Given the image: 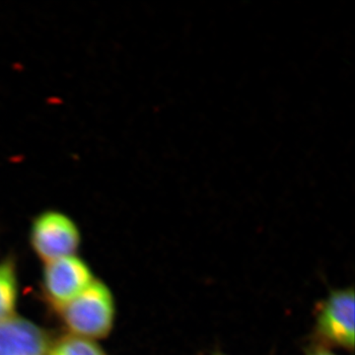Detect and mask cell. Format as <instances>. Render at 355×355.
<instances>
[{
  "label": "cell",
  "mask_w": 355,
  "mask_h": 355,
  "mask_svg": "<svg viewBox=\"0 0 355 355\" xmlns=\"http://www.w3.org/2000/svg\"><path fill=\"white\" fill-rule=\"evenodd\" d=\"M57 311L70 335L95 342L113 330L114 299L101 280L95 279L80 295Z\"/></svg>",
  "instance_id": "1"
},
{
  "label": "cell",
  "mask_w": 355,
  "mask_h": 355,
  "mask_svg": "<svg viewBox=\"0 0 355 355\" xmlns=\"http://www.w3.org/2000/svg\"><path fill=\"white\" fill-rule=\"evenodd\" d=\"M305 355H338L334 352V350L326 349V347H320V345L311 343L309 347L305 349Z\"/></svg>",
  "instance_id": "8"
},
{
  "label": "cell",
  "mask_w": 355,
  "mask_h": 355,
  "mask_svg": "<svg viewBox=\"0 0 355 355\" xmlns=\"http://www.w3.org/2000/svg\"><path fill=\"white\" fill-rule=\"evenodd\" d=\"M90 266L83 259L65 257L44 263L43 289L55 310L80 295L95 280Z\"/></svg>",
  "instance_id": "4"
},
{
  "label": "cell",
  "mask_w": 355,
  "mask_h": 355,
  "mask_svg": "<svg viewBox=\"0 0 355 355\" xmlns=\"http://www.w3.org/2000/svg\"><path fill=\"white\" fill-rule=\"evenodd\" d=\"M18 292L19 284L15 260L6 257L0 261V322L16 315Z\"/></svg>",
  "instance_id": "6"
},
{
  "label": "cell",
  "mask_w": 355,
  "mask_h": 355,
  "mask_svg": "<svg viewBox=\"0 0 355 355\" xmlns=\"http://www.w3.org/2000/svg\"><path fill=\"white\" fill-rule=\"evenodd\" d=\"M212 355H226V354H224L223 352H214V354Z\"/></svg>",
  "instance_id": "9"
},
{
  "label": "cell",
  "mask_w": 355,
  "mask_h": 355,
  "mask_svg": "<svg viewBox=\"0 0 355 355\" xmlns=\"http://www.w3.org/2000/svg\"><path fill=\"white\" fill-rule=\"evenodd\" d=\"M48 355H106L95 342L69 335L51 343Z\"/></svg>",
  "instance_id": "7"
},
{
  "label": "cell",
  "mask_w": 355,
  "mask_h": 355,
  "mask_svg": "<svg viewBox=\"0 0 355 355\" xmlns=\"http://www.w3.org/2000/svg\"><path fill=\"white\" fill-rule=\"evenodd\" d=\"M354 287L331 289L314 309L313 345L329 349L354 352Z\"/></svg>",
  "instance_id": "2"
},
{
  "label": "cell",
  "mask_w": 355,
  "mask_h": 355,
  "mask_svg": "<svg viewBox=\"0 0 355 355\" xmlns=\"http://www.w3.org/2000/svg\"><path fill=\"white\" fill-rule=\"evenodd\" d=\"M51 343L49 334L26 318L0 322V355H48Z\"/></svg>",
  "instance_id": "5"
},
{
  "label": "cell",
  "mask_w": 355,
  "mask_h": 355,
  "mask_svg": "<svg viewBox=\"0 0 355 355\" xmlns=\"http://www.w3.org/2000/svg\"><path fill=\"white\" fill-rule=\"evenodd\" d=\"M30 242L40 260L50 263L76 254L80 247V230L64 212L44 210L33 219Z\"/></svg>",
  "instance_id": "3"
}]
</instances>
